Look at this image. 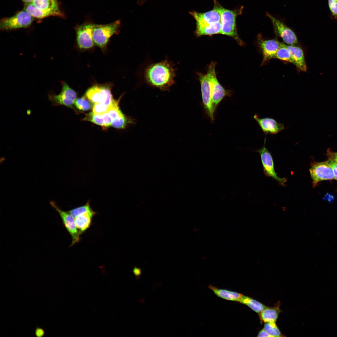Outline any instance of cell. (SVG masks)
<instances>
[{
  "mask_svg": "<svg viewBox=\"0 0 337 337\" xmlns=\"http://www.w3.org/2000/svg\"><path fill=\"white\" fill-rule=\"evenodd\" d=\"M108 106L104 104L95 103L92 107V111L96 114H102L108 112Z\"/></svg>",
  "mask_w": 337,
  "mask_h": 337,
  "instance_id": "cell-31",
  "label": "cell"
},
{
  "mask_svg": "<svg viewBox=\"0 0 337 337\" xmlns=\"http://www.w3.org/2000/svg\"><path fill=\"white\" fill-rule=\"evenodd\" d=\"M35 333L37 337H42L44 335L45 331L42 328L37 327L35 330Z\"/></svg>",
  "mask_w": 337,
  "mask_h": 337,
  "instance_id": "cell-35",
  "label": "cell"
},
{
  "mask_svg": "<svg viewBox=\"0 0 337 337\" xmlns=\"http://www.w3.org/2000/svg\"><path fill=\"white\" fill-rule=\"evenodd\" d=\"M86 97L85 96L76 100L74 105L77 109L81 111H86L92 108L93 106L90 101L87 100Z\"/></svg>",
  "mask_w": 337,
  "mask_h": 337,
  "instance_id": "cell-28",
  "label": "cell"
},
{
  "mask_svg": "<svg viewBox=\"0 0 337 337\" xmlns=\"http://www.w3.org/2000/svg\"><path fill=\"white\" fill-rule=\"evenodd\" d=\"M257 337H271L264 329L261 330L259 333Z\"/></svg>",
  "mask_w": 337,
  "mask_h": 337,
  "instance_id": "cell-36",
  "label": "cell"
},
{
  "mask_svg": "<svg viewBox=\"0 0 337 337\" xmlns=\"http://www.w3.org/2000/svg\"><path fill=\"white\" fill-rule=\"evenodd\" d=\"M24 10L34 18L42 19L51 16H56L54 13L44 11L35 7L32 3L24 4Z\"/></svg>",
  "mask_w": 337,
  "mask_h": 337,
  "instance_id": "cell-24",
  "label": "cell"
},
{
  "mask_svg": "<svg viewBox=\"0 0 337 337\" xmlns=\"http://www.w3.org/2000/svg\"><path fill=\"white\" fill-rule=\"evenodd\" d=\"M33 19V17L23 10L18 12L13 16L1 19L0 28L2 30H10L26 28L31 25Z\"/></svg>",
  "mask_w": 337,
  "mask_h": 337,
  "instance_id": "cell-4",
  "label": "cell"
},
{
  "mask_svg": "<svg viewBox=\"0 0 337 337\" xmlns=\"http://www.w3.org/2000/svg\"><path fill=\"white\" fill-rule=\"evenodd\" d=\"M118 100H113L109 107L108 113L111 119V126L117 129H124L129 124L134 122V120L125 116L120 110Z\"/></svg>",
  "mask_w": 337,
  "mask_h": 337,
  "instance_id": "cell-15",
  "label": "cell"
},
{
  "mask_svg": "<svg viewBox=\"0 0 337 337\" xmlns=\"http://www.w3.org/2000/svg\"><path fill=\"white\" fill-rule=\"evenodd\" d=\"M104 127L111 126V120L108 112L102 114H96L93 111L87 114L83 119Z\"/></svg>",
  "mask_w": 337,
  "mask_h": 337,
  "instance_id": "cell-22",
  "label": "cell"
},
{
  "mask_svg": "<svg viewBox=\"0 0 337 337\" xmlns=\"http://www.w3.org/2000/svg\"><path fill=\"white\" fill-rule=\"evenodd\" d=\"M24 4L32 3L34 0H22Z\"/></svg>",
  "mask_w": 337,
  "mask_h": 337,
  "instance_id": "cell-38",
  "label": "cell"
},
{
  "mask_svg": "<svg viewBox=\"0 0 337 337\" xmlns=\"http://www.w3.org/2000/svg\"><path fill=\"white\" fill-rule=\"evenodd\" d=\"M50 204L58 212L63 225L71 236L72 242L71 246L79 242L81 234L76 227L74 218L68 212L64 211L60 208L54 202H51Z\"/></svg>",
  "mask_w": 337,
  "mask_h": 337,
  "instance_id": "cell-14",
  "label": "cell"
},
{
  "mask_svg": "<svg viewBox=\"0 0 337 337\" xmlns=\"http://www.w3.org/2000/svg\"><path fill=\"white\" fill-rule=\"evenodd\" d=\"M62 85L61 91L59 94L49 93V100L53 106L63 105L74 109L73 105L76 100L77 93L66 82H63Z\"/></svg>",
  "mask_w": 337,
  "mask_h": 337,
  "instance_id": "cell-7",
  "label": "cell"
},
{
  "mask_svg": "<svg viewBox=\"0 0 337 337\" xmlns=\"http://www.w3.org/2000/svg\"><path fill=\"white\" fill-rule=\"evenodd\" d=\"M120 27L119 20L107 24H94L92 32L94 44L102 50H105L111 37L119 33Z\"/></svg>",
  "mask_w": 337,
  "mask_h": 337,
  "instance_id": "cell-3",
  "label": "cell"
},
{
  "mask_svg": "<svg viewBox=\"0 0 337 337\" xmlns=\"http://www.w3.org/2000/svg\"><path fill=\"white\" fill-rule=\"evenodd\" d=\"M175 69L167 60L149 65L145 69L144 77L149 85L163 91L168 90L174 84Z\"/></svg>",
  "mask_w": 337,
  "mask_h": 337,
  "instance_id": "cell-1",
  "label": "cell"
},
{
  "mask_svg": "<svg viewBox=\"0 0 337 337\" xmlns=\"http://www.w3.org/2000/svg\"><path fill=\"white\" fill-rule=\"evenodd\" d=\"M326 161L332 168L334 173L335 179L337 180V163L329 159H328Z\"/></svg>",
  "mask_w": 337,
  "mask_h": 337,
  "instance_id": "cell-33",
  "label": "cell"
},
{
  "mask_svg": "<svg viewBox=\"0 0 337 337\" xmlns=\"http://www.w3.org/2000/svg\"><path fill=\"white\" fill-rule=\"evenodd\" d=\"M243 7L230 10L222 7L221 11V34L230 37L235 39L240 45L244 43L239 37L237 30L236 20L238 16L242 15Z\"/></svg>",
  "mask_w": 337,
  "mask_h": 337,
  "instance_id": "cell-2",
  "label": "cell"
},
{
  "mask_svg": "<svg viewBox=\"0 0 337 337\" xmlns=\"http://www.w3.org/2000/svg\"><path fill=\"white\" fill-rule=\"evenodd\" d=\"M309 170L314 187L321 181L335 179L333 170L326 161L312 163Z\"/></svg>",
  "mask_w": 337,
  "mask_h": 337,
  "instance_id": "cell-11",
  "label": "cell"
},
{
  "mask_svg": "<svg viewBox=\"0 0 337 337\" xmlns=\"http://www.w3.org/2000/svg\"><path fill=\"white\" fill-rule=\"evenodd\" d=\"M328 6L332 15L337 20V1L328 0Z\"/></svg>",
  "mask_w": 337,
  "mask_h": 337,
  "instance_id": "cell-32",
  "label": "cell"
},
{
  "mask_svg": "<svg viewBox=\"0 0 337 337\" xmlns=\"http://www.w3.org/2000/svg\"><path fill=\"white\" fill-rule=\"evenodd\" d=\"M133 271L134 275L137 277L139 276L141 274L140 269L136 267H134Z\"/></svg>",
  "mask_w": 337,
  "mask_h": 337,
  "instance_id": "cell-37",
  "label": "cell"
},
{
  "mask_svg": "<svg viewBox=\"0 0 337 337\" xmlns=\"http://www.w3.org/2000/svg\"><path fill=\"white\" fill-rule=\"evenodd\" d=\"M253 118L266 135L277 134L285 128L283 123L277 122L273 118H261L256 114L254 115Z\"/></svg>",
  "mask_w": 337,
  "mask_h": 337,
  "instance_id": "cell-16",
  "label": "cell"
},
{
  "mask_svg": "<svg viewBox=\"0 0 337 337\" xmlns=\"http://www.w3.org/2000/svg\"><path fill=\"white\" fill-rule=\"evenodd\" d=\"M266 15L270 20L275 34L280 37L288 45H295L298 42L296 35L292 29L283 21L272 16L268 12Z\"/></svg>",
  "mask_w": 337,
  "mask_h": 337,
  "instance_id": "cell-8",
  "label": "cell"
},
{
  "mask_svg": "<svg viewBox=\"0 0 337 337\" xmlns=\"http://www.w3.org/2000/svg\"><path fill=\"white\" fill-rule=\"evenodd\" d=\"M275 58L293 63L291 53L286 46V44L281 43V46L277 51Z\"/></svg>",
  "mask_w": 337,
  "mask_h": 337,
  "instance_id": "cell-27",
  "label": "cell"
},
{
  "mask_svg": "<svg viewBox=\"0 0 337 337\" xmlns=\"http://www.w3.org/2000/svg\"><path fill=\"white\" fill-rule=\"evenodd\" d=\"M208 287L217 296L227 300L240 302L243 295L236 292L218 288L211 284L209 285Z\"/></svg>",
  "mask_w": 337,
  "mask_h": 337,
  "instance_id": "cell-23",
  "label": "cell"
},
{
  "mask_svg": "<svg viewBox=\"0 0 337 337\" xmlns=\"http://www.w3.org/2000/svg\"><path fill=\"white\" fill-rule=\"evenodd\" d=\"M258 44L262 51L263 64L271 59L275 58L281 43L275 39L264 40L259 37Z\"/></svg>",
  "mask_w": 337,
  "mask_h": 337,
  "instance_id": "cell-17",
  "label": "cell"
},
{
  "mask_svg": "<svg viewBox=\"0 0 337 337\" xmlns=\"http://www.w3.org/2000/svg\"><path fill=\"white\" fill-rule=\"evenodd\" d=\"M326 155L328 159L331 160L337 163V152H334L329 148L327 150Z\"/></svg>",
  "mask_w": 337,
  "mask_h": 337,
  "instance_id": "cell-34",
  "label": "cell"
},
{
  "mask_svg": "<svg viewBox=\"0 0 337 337\" xmlns=\"http://www.w3.org/2000/svg\"><path fill=\"white\" fill-rule=\"evenodd\" d=\"M215 66V62H211L209 66L207 71L209 77L212 99L214 110L227 94V92L220 84L217 78Z\"/></svg>",
  "mask_w": 337,
  "mask_h": 337,
  "instance_id": "cell-10",
  "label": "cell"
},
{
  "mask_svg": "<svg viewBox=\"0 0 337 337\" xmlns=\"http://www.w3.org/2000/svg\"><path fill=\"white\" fill-rule=\"evenodd\" d=\"M92 210L89 202H88L85 205L72 209L68 212L75 218L81 214Z\"/></svg>",
  "mask_w": 337,
  "mask_h": 337,
  "instance_id": "cell-30",
  "label": "cell"
},
{
  "mask_svg": "<svg viewBox=\"0 0 337 337\" xmlns=\"http://www.w3.org/2000/svg\"><path fill=\"white\" fill-rule=\"evenodd\" d=\"M263 329L271 337L282 336L275 322L266 323Z\"/></svg>",
  "mask_w": 337,
  "mask_h": 337,
  "instance_id": "cell-29",
  "label": "cell"
},
{
  "mask_svg": "<svg viewBox=\"0 0 337 337\" xmlns=\"http://www.w3.org/2000/svg\"><path fill=\"white\" fill-rule=\"evenodd\" d=\"M277 307H267L260 313V317L264 322H275L280 313Z\"/></svg>",
  "mask_w": 337,
  "mask_h": 337,
  "instance_id": "cell-25",
  "label": "cell"
},
{
  "mask_svg": "<svg viewBox=\"0 0 337 337\" xmlns=\"http://www.w3.org/2000/svg\"><path fill=\"white\" fill-rule=\"evenodd\" d=\"M199 80L201 85L203 102L204 108L211 120L214 117V109L212 99L211 91L209 77L208 74H199Z\"/></svg>",
  "mask_w": 337,
  "mask_h": 337,
  "instance_id": "cell-13",
  "label": "cell"
},
{
  "mask_svg": "<svg viewBox=\"0 0 337 337\" xmlns=\"http://www.w3.org/2000/svg\"><path fill=\"white\" fill-rule=\"evenodd\" d=\"M336 0V1H337V0Z\"/></svg>",
  "mask_w": 337,
  "mask_h": 337,
  "instance_id": "cell-39",
  "label": "cell"
},
{
  "mask_svg": "<svg viewBox=\"0 0 337 337\" xmlns=\"http://www.w3.org/2000/svg\"><path fill=\"white\" fill-rule=\"evenodd\" d=\"M111 87L108 84L95 85L88 89L85 96L92 103L103 104L109 107L114 100Z\"/></svg>",
  "mask_w": 337,
  "mask_h": 337,
  "instance_id": "cell-5",
  "label": "cell"
},
{
  "mask_svg": "<svg viewBox=\"0 0 337 337\" xmlns=\"http://www.w3.org/2000/svg\"><path fill=\"white\" fill-rule=\"evenodd\" d=\"M95 213L96 212L92 210L81 214L74 218L76 227L80 234L89 228L93 217Z\"/></svg>",
  "mask_w": 337,
  "mask_h": 337,
  "instance_id": "cell-20",
  "label": "cell"
},
{
  "mask_svg": "<svg viewBox=\"0 0 337 337\" xmlns=\"http://www.w3.org/2000/svg\"><path fill=\"white\" fill-rule=\"evenodd\" d=\"M221 22L210 25L196 24L195 33L198 37L203 35L210 36L214 34H221Z\"/></svg>",
  "mask_w": 337,
  "mask_h": 337,
  "instance_id": "cell-21",
  "label": "cell"
},
{
  "mask_svg": "<svg viewBox=\"0 0 337 337\" xmlns=\"http://www.w3.org/2000/svg\"><path fill=\"white\" fill-rule=\"evenodd\" d=\"M286 46L290 52L293 64L300 71H306L307 66L302 49L295 45H287Z\"/></svg>",
  "mask_w": 337,
  "mask_h": 337,
  "instance_id": "cell-19",
  "label": "cell"
},
{
  "mask_svg": "<svg viewBox=\"0 0 337 337\" xmlns=\"http://www.w3.org/2000/svg\"><path fill=\"white\" fill-rule=\"evenodd\" d=\"M213 8L204 12L195 11L189 12L195 20L196 24L210 25L221 22V9L222 6L216 0H214Z\"/></svg>",
  "mask_w": 337,
  "mask_h": 337,
  "instance_id": "cell-12",
  "label": "cell"
},
{
  "mask_svg": "<svg viewBox=\"0 0 337 337\" xmlns=\"http://www.w3.org/2000/svg\"><path fill=\"white\" fill-rule=\"evenodd\" d=\"M266 140V135L263 146L256 150L260 155L264 173L266 176L273 178L280 185L285 186L287 179L285 178H281L279 177L276 173L271 154L265 146Z\"/></svg>",
  "mask_w": 337,
  "mask_h": 337,
  "instance_id": "cell-6",
  "label": "cell"
},
{
  "mask_svg": "<svg viewBox=\"0 0 337 337\" xmlns=\"http://www.w3.org/2000/svg\"><path fill=\"white\" fill-rule=\"evenodd\" d=\"M32 3L39 9L54 13L56 16L65 17L58 0H34Z\"/></svg>",
  "mask_w": 337,
  "mask_h": 337,
  "instance_id": "cell-18",
  "label": "cell"
},
{
  "mask_svg": "<svg viewBox=\"0 0 337 337\" xmlns=\"http://www.w3.org/2000/svg\"><path fill=\"white\" fill-rule=\"evenodd\" d=\"M240 302L247 305L256 313L260 314L267 307L255 300L244 295Z\"/></svg>",
  "mask_w": 337,
  "mask_h": 337,
  "instance_id": "cell-26",
  "label": "cell"
},
{
  "mask_svg": "<svg viewBox=\"0 0 337 337\" xmlns=\"http://www.w3.org/2000/svg\"><path fill=\"white\" fill-rule=\"evenodd\" d=\"M94 24L85 23L77 26L75 28L76 42L79 48L82 50L91 49L94 46L92 32Z\"/></svg>",
  "mask_w": 337,
  "mask_h": 337,
  "instance_id": "cell-9",
  "label": "cell"
}]
</instances>
